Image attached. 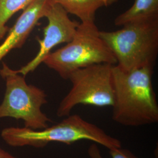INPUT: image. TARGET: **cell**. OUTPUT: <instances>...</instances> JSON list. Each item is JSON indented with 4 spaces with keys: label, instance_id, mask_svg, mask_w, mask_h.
Here are the masks:
<instances>
[{
    "label": "cell",
    "instance_id": "3957f363",
    "mask_svg": "<svg viewBox=\"0 0 158 158\" xmlns=\"http://www.w3.org/2000/svg\"><path fill=\"white\" fill-rule=\"evenodd\" d=\"M123 27L115 31H99L117 66L125 71L154 68L158 55V20Z\"/></svg>",
    "mask_w": 158,
    "mask_h": 158
},
{
    "label": "cell",
    "instance_id": "30bf717a",
    "mask_svg": "<svg viewBox=\"0 0 158 158\" xmlns=\"http://www.w3.org/2000/svg\"><path fill=\"white\" fill-rule=\"evenodd\" d=\"M118 0H53L62 6L69 14L79 18L81 23H95L96 12L102 7H107Z\"/></svg>",
    "mask_w": 158,
    "mask_h": 158
},
{
    "label": "cell",
    "instance_id": "7a4b0ae2",
    "mask_svg": "<svg viewBox=\"0 0 158 158\" xmlns=\"http://www.w3.org/2000/svg\"><path fill=\"white\" fill-rule=\"evenodd\" d=\"M1 136L8 145L14 147L42 148L51 142L70 145L82 140L93 142L109 150L121 147L118 139L108 135L101 128L85 121L78 114H70L56 124L41 130L8 127L2 130Z\"/></svg>",
    "mask_w": 158,
    "mask_h": 158
},
{
    "label": "cell",
    "instance_id": "277c9868",
    "mask_svg": "<svg viewBox=\"0 0 158 158\" xmlns=\"http://www.w3.org/2000/svg\"><path fill=\"white\" fill-rule=\"evenodd\" d=\"M95 23H80L66 45L48 55L44 62L63 79L73 72L93 64H117L113 53L99 35Z\"/></svg>",
    "mask_w": 158,
    "mask_h": 158
},
{
    "label": "cell",
    "instance_id": "52a82bcc",
    "mask_svg": "<svg viewBox=\"0 0 158 158\" xmlns=\"http://www.w3.org/2000/svg\"><path fill=\"white\" fill-rule=\"evenodd\" d=\"M48 23L44 30V38L36 40L40 44V49L36 55L30 62L15 70L25 76L33 72L44 62L46 56L56 46L63 43H68L73 39L80 23L72 20L69 14L62 6L53 2L45 16Z\"/></svg>",
    "mask_w": 158,
    "mask_h": 158
},
{
    "label": "cell",
    "instance_id": "5b68a950",
    "mask_svg": "<svg viewBox=\"0 0 158 158\" xmlns=\"http://www.w3.org/2000/svg\"><path fill=\"white\" fill-rule=\"evenodd\" d=\"M0 74L6 80V93L0 104V119H22L24 127L33 130L48 127L52 121L41 110L48 102L45 91L27 84L25 76L17 73L4 63Z\"/></svg>",
    "mask_w": 158,
    "mask_h": 158
},
{
    "label": "cell",
    "instance_id": "6da1fadb",
    "mask_svg": "<svg viewBox=\"0 0 158 158\" xmlns=\"http://www.w3.org/2000/svg\"><path fill=\"white\" fill-rule=\"evenodd\" d=\"M153 68L125 71L113 66V121L125 127H137L158 122V104L153 90Z\"/></svg>",
    "mask_w": 158,
    "mask_h": 158
},
{
    "label": "cell",
    "instance_id": "8fae6325",
    "mask_svg": "<svg viewBox=\"0 0 158 158\" xmlns=\"http://www.w3.org/2000/svg\"><path fill=\"white\" fill-rule=\"evenodd\" d=\"M36 0H0V42L8 32L6 23L17 12L24 10Z\"/></svg>",
    "mask_w": 158,
    "mask_h": 158
},
{
    "label": "cell",
    "instance_id": "9c48e42d",
    "mask_svg": "<svg viewBox=\"0 0 158 158\" xmlns=\"http://www.w3.org/2000/svg\"><path fill=\"white\" fill-rule=\"evenodd\" d=\"M158 20V0H135L128 10L116 17L115 26Z\"/></svg>",
    "mask_w": 158,
    "mask_h": 158
},
{
    "label": "cell",
    "instance_id": "ba28073f",
    "mask_svg": "<svg viewBox=\"0 0 158 158\" xmlns=\"http://www.w3.org/2000/svg\"><path fill=\"white\" fill-rule=\"evenodd\" d=\"M53 0H36L24 10L0 44V61L12 49L21 48L40 19L45 17Z\"/></svg>",
    "mask_w": 158,
    "mask_h": 158
},
{
    "label": "cell",
    "instance_id": "4fadbf2b",
    "mask_svg": "<svg viewBox=\"0 0 158 158\" xmlns=\"http://www.w3.org/2000/svg\"><path fill=\"white\" fill-rule=\"evenodd\" d=\"M0 158H18L0 148Z\"/></svg>",
    "mask_w": 158,
    "mask_h": 158
},
{
    "label": "cell",
    "instance_id": "7c38bea8",
    "mask_svg": "<svg viewBox=\"0 0 158 158\" xmlns=\"http://www.w3.org/2000/svg\"><path fill=\"white\" fill-rule=\"evenodd\" d=\"M112 158H138L130 150L121 148L109 150ZM88 155L90 158H103L97 143L91 145L88 149Z\"/></svg>",
    "mask_w": 158,
    "mask_h": 158
},
{
    "label": "cell",
    "instance_id": "8992f818",
    "mask_svg": "<svg viewBox=\"0 0 158 158\" xmlns=\"http://www.w3.org/2000/svg\"><path fill=\"white\" fill-rule=\"evenodd\" d=\"M100 63L81 68L71 74L69 80L72 87L60 102L59 117L70 115L79 104L98 107L112 106L114 102L113 66Z\"/></svg>",
    "mask_w": 158,
    "mask_h": 158
}]
</instances>
